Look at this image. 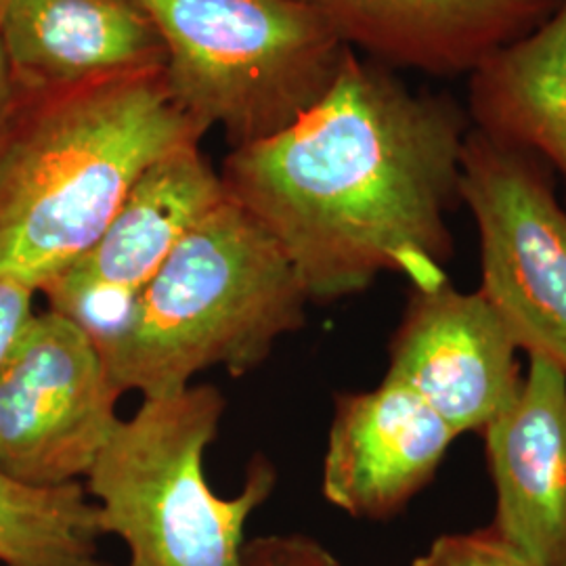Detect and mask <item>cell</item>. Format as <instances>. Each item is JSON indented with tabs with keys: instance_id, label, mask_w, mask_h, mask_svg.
Segmentation results:
<instances>
[{
	"instance_id": "12",
	"label": "cell",
	"mask_w": 566,
	"mask_h": 566,
	"mask_svg": "<svg viewBox=\"0 0 566 566\" xmlns=\"http://www.w3.org/2000/svg\"><path fill=\"white\" fill-rule=\"evenodd\" d=\"M493 528L544 566H566V374L531 355L516 399L485 432Z\"/></svg>"
},
{
	"instance_id": "8",
	"label": "cell",
	"mask_w": 566,
	"mask_h": 566,
	"mask_svg": "<svg viewBox=\"0 0 566 566\" xmlns=\"http://www.w3.org/2000/svg\"><path fill=\"white\" fill-rule=\"evenodd\" d=\"M224 198L221 170L200 145L168 154L133 185L97 242L42 287L49 308L102 348L172 250Z\"/></svg>"
},
{
	"instance_id": "6",
	"label": "cell",
	"mask_w": 566,
	"mask_h": 566,
	"mask_svg": "<svg viewBox=\"0 0 566 566\" xmlns=\"http://www.w3.org/2000/svg\"><path fill=\"white\" fill-rule=\"evenodd\" d=\"M460 198L481 245V287L512 340L566 374V208L535 154L474 128Z\"/></svg>"
},
{
	"instance_id": "9",
	"label": "cell",
	"mask_w": 566,
	"mask_h": 566,
	"mask_svg": "<svg viewBox=\"0 0 566 566\" xmlns=\"http://www.w3.org/2000/svg\"><path fill=\"white\" fill-rule=\"evenodd\" d=\"M516 350L485 296L446 280L411 287L386 378L411 388L458 434H483L523 386Z\"/></svg>"
},
{
	"instance_id": "18",
	"label": "cell",
	"mask_w": 566,
	"mask_h": 566,
	"mask_svg": "<svg viewBox=\"0 0 566 566\" xmlns=\"http://www.w3.org/2000/svg\"><path fill=\"white\" fill-rule=\"evenodd\" d=\"M34 290L0 280V361L18 338L21 327L32 317Z\"/></svg>"
},
{
	"instance_id": "17",
	"label": "cell",
	"mask_w": 566,
	"mask_h": 566,
	"mask_svg": "<svg viewBox=\"0 0 566 566\" xmlns=\"http://www.w3.org/2000/svg\"><path fill=\"white\" fill-rule=\"evenodd\" d=\"M242 566H340V563L311 537L269 535L243 546Z\"/></svg>"
},
{
	"instance_id": "2",
	"label": "cell",
	"mask_w": 566,
	"mask_h": 566,
	"mask_svg": "<svg viewBox=\"0 0 566 566\" xmlns=\"http://www.w3.org/2000/svg\"><path fill=\"white\" fill-rule=\"evenodd\" d=\"M206 135L166 67L20 84L0 118V280L34 292L97 242L143 172Z\"/></svg>"
},
{
	"instance_id": "11",
	"label": "cell",
	"mask_w": 566,
	"mask_h": 566,
	"mask_svg": "<svg viewBox=\"0 0 566 566\" xmlns=\"http://www.w3.org/2000/svg\"><path fill=\"white\" fill-rule=\"evenodd\" d=\"M338 39L390 70L470 76L533 32L560 0H303Z\"/></svg>"
},
{
	"instance_id": "20",
	"label": "cell",
	"mask_w": 566,
	"mask_h": 566,
	"mask_svg": "<svg viewBox=\"0 0 566 566\" xmlns=\"http://www.w3.org/2000/svg\"><path fill=\"white\" fill-rule=\"evenodd\" d=\"M9 0H0V15H2V9H4V4H7Z\"/></svg>"
},
{
	"instance_id": "5",
	"label": "cell",
	"mask_w": 566,
	"mask_h": 566,
	"mask_svg": "<svg viewBox=\"0 0 566 566\" xmlns=\"http://www.w3.org/2000/svg\"><path fill=\"white\" fill-rule=\"evenodd\" d=\"M166 46V78L200 130L238 149L324 97L350 51L303 0H139Z\"/></svg>"
},
{
	"instance_id": "13",
	"label": "cell",
	"mask_w": 566,
	"mask_h": 566,
	"mask_svg": "<svg viewBox=\"0 0 566 566\" xmlns=\"http://www.w3.org/2000/svg\"><path fill=\"white\" fill-rule=\"evenodd\" d=\"M0 49L11 81L67 84L166 67V46L139 0H9Z\"/></svg>"
},
{
	"instance_id": "10",
	"label": "cell",
	"mask_w": 566,
	"mask_h": 566,
	"mask_svg": "<svg viewBox=\"0 0 566 566\" xmlns=\"http://www.w3.org/2000/svg\"><path fill=\"white\" fill-rule=\"evenodd\" d=\"M455 437L392 378L365 392H343L327 434L324 497L355 518H392L434 479Z\"/></svg>"
},
{
	"instance_id": "7",
	"label": "cell",
	"mask_w": 566,
	"mask_h": 566,
	"mask_svg": "<svg viewBox=\"0 0 566 566\" xmlns=\"http://www.w3.org/2000/svg\"><path fill=\"white\" fill-rule=\"evenodd\" d=\"M120 397L81 325L32 313L0 361V470L30 485L84 479L120 420Z\"/></svg>"
},
{
	"instance_id": "3",
	"label": "cell",
	"mask_w": 566,
	"mask_h": 566,
	"mask_svg": "<svg viewBox=\"0 0 566 566\" xmlns=\"http://www.w3.org/2000/svg\"><path fill=\"white\" fill-rule=\"evenodd\" d=\"M311 303L277 242L229 196L172 250L139 301L103 344L122 395L166 397L208 367L256 369L296 332Z\"/></svg>"
},
{
	"instance_id": "16",
	"label": "cell",
	"mask_w": 566,
	"mask_h": 566,
	"mask_svg": "<svg viewBox=\"0 0 566 566\" xmlns=\"http://www.w3.org/2000/svg\"><path fill=\"white\" fill-rule=\"evenodd\" d=\"M409 566H544L510 546L493 526L441 535Z\"/></svg>"
},
{
	"instance_id": "19",
	"label": "cell",
	"mask_w": 566,
	"mask_h": 566,
	"mask_svg": "<svg viewBox=\"0 0 566 566\" xmlns=\"http://www.w3.org/2000/svg\"><path fill=\"white\" fill-rule=\"evenodd\" d=\"M9 95H11V74H9V65H7L2 49H0V118H2L4 105L9 102Z\"/></svg>"
},
{
	"instance_id": "15",
	"label": "cell",
	"mask_w": 566,
	"mask_h": 566,
	"mask_svg": "<svg viewBox=\"0 0 566 566\" xmlns=\"http://www.w3.org/2000/svg\"><path fill=\"white\" fill-rule=\"evenodd\" d=\"M78 481L30 485L0 470V565L109 566L97 504Z\"/></svg>"
},
{
	"instance_id": "14",
	"label": "cell",
	"mask_w": 566,
	"mask_h": 566,
	"mask_svg": "<svg viewBox=\"0 0 566 566\" xmlns=\"http://www.w3.org/2000/svg\"><path fill=\"white\" fill-rule=\"evenodd\" d=\"M474 128L535 154L566 182V0L468 76Z\"/></svg>"
},
{
	"instance_id": "4",
	"label": "cell",
	"mask_w": 566,
	"mask_h": 566,
	"mask_svg": "<svg viewBox=\"0 0 566 566\" xmlns=\"http://www.w3.org/2000/svg\"><path fill=\"white\" fill-rule=\"evenodd\" d=\"M227 401L217 386L143 399L118 420L86 479L102 533L128 546V566H242L243 531L277 483L256 455L235 497L206 483L203 453L217 439Z\"/></svg>"
},
{
	"instance_id": "1",
	"label": "cell",
	"mask_w": 566,
	"mask_h": 566,
	"mask_svg": "<svg viewBox=\"0 0 566 566\" xmlns=\"http://www.w3.org/2000/svg\"><path fill=\"white\" fill-rule=\"evenodd\" d=\"M464 103L411 91L348 51L329 91L282 133L224 158L227 196L298 273L308 301L365 292L382 273L411 287L449 280L447 217L462 203Z\"/></svg>"
}]
</instances>
